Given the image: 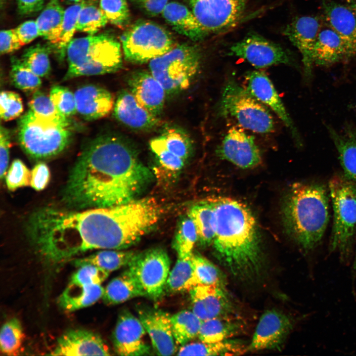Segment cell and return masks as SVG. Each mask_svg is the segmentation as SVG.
<instances>
[{
    "label": "cell",
    "instance_id": "34",
    "mask_svg": "<svg viewBox=\"0 0 356 356\" xmlns=\"http://www.w3.org/2000/svg\"><path fill=\"white\" fill-rule=\"evenodd\" d=\"M213 212V200L198 202L189 210L188 216L195 225L198 241L203 246L212 244L214 240Z\"/></svg>",
    "mask_w": 356,
    "mask_h": 356
},
{
    "label": "cell",
    "instance_id": "9",
    "mask_svg": "<svg viewBox=\"0 0 356 356\" xmlns=\"http://www.w3.org/2000/svg\"><path fill=\"white\" fill-rule=\"evenodd\" d=\"M121 40L125 59L137 64L149 62L175 46L172 37L165 29L146 21L135 24Z\"/></svg>",
    "mask_w": 356,
    "mask_h": 356
},
{
    "label": "cell",
    "instance_id": "33",
    "mask_svg": "<svg viewBox=\"0 0 356 356\" xmlns=\"http://www.w3.org/2000/svg\"><path fill=\"white\" fill-rule=\"evenodd\" d=\"M65 9L59 0H49L36 20L40 36L53 44L61 29Z\"/></svg>",
    "mask_w": 356,
    "mask_h": 356
},
{
    "label": "cell",
    "instance_id": "6",
    "mask_svg": "<svg viewBox=\"0 0 356 356\" xmlns=\"http://www.w3.org/2000/svg\"><path fill=\"white\" fill-rule=\"evenodd\" d=\"M328 187L333 210L329 250L338 252L341 261L346 263L356 228V183L345 176L337 175L330 180Z\"/></svg>",
    "mask_w": 356,
    "mask_h": 356
},
{
    "label": "cell",
    "instance_id": "17",
    "mask_svg": "<svg viewBox=\"0 0 356 356\" xmlns=\"http://www.w3.org/2000/svg\"><path fill=\"white\" fill-rule=\"evenodd\" d=\"M246 80L249 92L269 107L289 129L294 138L300 142L298 132L269 78L263 72L252 71L247 73Z\"/></svg>",
    "mask_w": 356,
    "mask_h": 356
},
{
    "label": "cell",
    "instance_id": "28",
    "mask_svg": "<svg viewBox=\"0 0 356 356\" xmlns=\"http://www.w3.org/2000/svg\"><path fill=\"white\" fill-rule=\"evenodd\" d=\"M145 297L136 278L128 268L107 284L102 297L107 305H116L137 297Z\"/></svg>",
    "mask_w": 356,
    "mask_h": 356
},
{
    "label": "cell",
    "instance_id": "10",
    "mask_svg": "<svg viewBox=\"0 0 356 356\" xmlns=\"http://www.w3.org/2000/svg\"><path fill=\"white\" fill-rule=\"evenodd\" d=\"M170 264L166 251L157 247L137 253L128 268L136 278L145 297L156 301L165 293Z\"/></svg>",
    "mask_w": 356,
    "mask_h": 356
},
{
    "label": "cell",
    "instance_id": "4",
    "mask_svg": "<svg viewBox=\"0 0 356 356\" xmlns=\"http://www.w3.org/2000/svg\"><path fill=\"white\" fill-rule=\"evenodd\" d=\"M122 55L120 43L110 35L73 39L66 48L68 68L63 79L115 72L122 67Z\"/></svg>",
    "mask_w": 356,
    "mask_h": 356
},
{
    "label": "cell",
    "instance_id": "41",
    "mask_svg": "<svg viewBox=\"0 0 356 356\" xmlns=\"http://www.w3.org/2000/svg\"><path fill=\"white\" fill-rule=\"evenodd\" d=\"M198 240V234L192 220L188 216L179 222L173 242V247L178 256L191 255L195 243Z\"/></svg>",
    "mask_w": 356,
    "mask_h": 356
},
{
    "label": "cell",
    "instance_id": "48",
    "mask_svg": "<svg viewBox=\"0 0 356 356\" xmlns=\"http://www.w3.org/2000/svg\"><path fill=\"white\" fill-rule=\"evenodd\" d=\"M21 97L12 91H2L0 94V117L4 121H9L20 117L23 112Z\"/></svg>",
    "mask_w": 356,
    "mask_h": 356
},
{
    "label": "cell",
    "instance_id": "49",
    "mask_svg": "<svg viewBox=\"0 0 356 356\" xmlns=\"http://www.w3.org/2000/svg\"><path fill=\"white\" fill-rule=\"evenodd\" d=\"M150 147L161 166L166 170L177 172L182 168L185 161L168 150L163 146L158 136L150 140Z\"/></svg>",
    "mask_w": 356,
    "mask_h": 356
},
{
    "label": "cell",
    "instance_id": "52",
    "mask_svg": "<svg viewBox=\"0 0 356 356\" xmlns=\"http://www.w3.org/2000/svg\"><path fill=\"white\" fill-rule=\"evenodd\" d=\"M50 177L48 166L44 163H39L31 171L30 186L36 190H42L47 185Z\"/></svg>",
    "mask_w": 356,
    "mask_h": 356
},
{
    "label": "cell",
    "instance_id": "3",
    "mask_svg": "<svg viewBox=\"0 0 356 356\" xmlns=\"http://www.w3.org/2000/svg\"><path fill=\"white\" fill-rule=\"evenodd\" d=\"M282 218L287 233L304 251L314 249L323 238L329 219L326 187L315 182L294 184L285 197Z\"/></svg>",
    "mask_w": 356,
    "mask_h": 356
},
{
    "label": "cell",
    "instance_id": "47",
    "mask_svg": "<svg viewBox=\"0 0 356 356\" xmlns=\"http://www.w3.org/2000/svg\"><path fill=\"white\" fill-rule=\"evenodd\" d=\"M28 106L29 110L42 117L52 119L68 118L57 110L49 95L39 90L33 93Z\"/></svg>",
    "mask_w": 356,
    "mask_h": 356
},
{
    "label": "cell",
    "instance_id": "32",
    "mask_svg": "<svg viewBox=\"0 0 356 356\" xmlns=\"http://www.w3.org/2000/svg\"><path fill=\"white\" fill-rule=\"evenodd\" d=\"M136 253L132 250L107 249L85 258L75 259L73 264L78 267L84 265H92L110 273L128 266Z\"/></svg>",
    "mask_w": 356,
    "mask_h": 356
},
{
    "label": "cell",
    "instance_id": "1",
    "mask_svg": "<svg viewBox=\"0 0 356 356\" xmlns=\"http://www.w3.org/2000/svg\"><path fill=\"white\" fill-rule=\"evenodd\" d=\"M152 179L134 150L113 135L88 143L70 170L61 193L66 208L108 207L135 199Z\"/></svg>",
    "mask_w": 356,
    "mask_h": 356
},
{
    "label": "cell",
    "instance_id": "40",
    "mask_svg": "<svg viewBox=\"0 0 356 356\" xmlns=\"http://www.w3.org/2000/svg\"><path fill=\"white\" fill-rule=\"evenodd\" d=\"M10 80L17 89L28 92H34L42 85L41 78L26 67L21 59H11Z\"/></svg>",
    "mask_w": 356,
    "mask_h": 356
},
{
    "label": "cell",
    "instance_id": "27",
    "mask_svg": "<svg viewBox=\"0 0 356 356\" xmlns=\"http://www.w3.org/2000/svg\"><path fill=\"white\" fill-rule=\"evenodd\" d=\"M327 128L345 176L356 183V131L347 128L340 132L330 127Z\"/></svg>",
    "mask_w": 356,
    "mask_h": 356
},
{
    "label": "cell",
    "instance_id": "13",
    "mask_svg": "<svg viewBox=\"0 0 356 356\" xmlns=\"http://www.w3.org/2000/svg\"><path fill=\"white\" fill-rule=\"evenodd\" d=\"M293 320L278 310L266 311L261 316L247 351L279 349L293 328Z\"/></svg>",
    "mask_w": 356,
    "mask_h": 356
},
{
    "label": "cell",
    "instance_id": "35",
    "mask_svg": "<svg viewBox=\"0 0 356 356\" xmlns=\"http://www.w3.org/2000/svg\"><path fill=\"white\" fill-rule=\"evenodd\" d=\"M177 345H185L198 336L202 320L192 311L183 310L171 317Z\"/></svg>",
    "mask_w": 356,
    "mask_h": 356
},
{
    "label": "cell",
    "instance_id": "14",
    "mask_svg": "<svg viewBox=\"0 0 356 356\" xmlns=\"http://www.w3.org/2000/svg\"><path fill=\"white\" fill-rule=\"evenodd\" d=\"M217 151L220 157L242 169L256 167L262 161L254 137L237 127L228 130Z\"/></svg>",
    "mask_w": 356,
    "mask_h": 356
},
{
    "label": "cell",
    "instance_id": "18",
    "mask_svg": "<svg viewBox=\"0 0 356 356\" xmlns=\"http://www.w3.org/2000/svg\"><path fill=\"white\" fill-rule=\"evenodd\" d=\"M51 356H109L108 347L97 334L83 329H70L57 340Z\"/></svg>",
    "mask_w": 356,
    "mask_h": 356
},
{
    "label": "cell",
    "instance_id": "5",
    "mask_svg": "<svg viewBox=\"0 0 356 356\" xmlns=\"http://www.w3.org/2000/svg\"><path fill=\"white\" fill-rule=\"evenodd\" d=\"M72 132L68 118L52 119L28 110L18 122V142L31 158L42 160L61 153L69 144Z\"/></svg>",
    "mask_w": 356,
    "mask_h": 356
},
{
    "label": "cell",
    "instance_id": "20",
    "mask_svg": "<svg viewBox=\"0 0 356 356\" xmlns=\"http://www.w3.org/2000/svg\"><path fill=\"white\" fill-rule=\"evenodd\" d=\"M321 29V23L317 17L303 16L293 20L283 31L300 52L305 75L307 78L312 76V49Z\"/></svg>",
    "mask_w": 356,
    "mask_h": 356
},
{
    "label": "cell",
    "instance_id": "7",
    "mask_svg": "<svg viewBox=\"0 0 356 356\" xmlns=\"http://www.w3.org/2000/svg\"><path fill=\"white\" fill-rule=\"evenodd\" d=\"M219 115L234 119L241 128L259 134L274 130L273 117L268 108L233 78L225 84L218 104Z\"/></svg>",
    "mask_w": 356,
    "mask_h": 356
},
{
    "label": "cell",
    "instance_id": "44",
    "mask_svg": "<svg viewBox=\"0 0 356 356\" xmlns=\"http://www.w3.org/2000/svg\"><path fill=\"white\" fill-rule=\"evenodd\" d=\"M109 272L92 265L79 267L71 276L67 286H84L101 284L108 276Z\"/></svg>",
    "mask_w": 356,
    "mask_h": 356
},
{
    "label": "cell",
    "instance_id": "36",
    "mask_svg": "<svg viewBox=\"0 0 356 356\" xmlns=\"http://www.w3.org/2000/svg\"><path fill=\"white\" fill-rule=\"evenodd\" d=\"M85 1L74 3L65 9L59 36L55 43L50 45L52 51L56 54L60 61L66 56L67 45L73 39L75 32L77 31L79 14Z\"/></svg>",
    "mask_w": 356,
    "mask_h": 356
},
{
    "label": "cell",
    "instance_id": "2",
    "mask_svg": "<svg viewBox=\"0 0 356 356\" xmlns=\"http://www.w3.org/2000/svg\"><path fill=\"white\" fill-rule=\"evenodd\" d=\"M213 247L217 259L233 276L252 281L265 264L258 226L250 209L230 198L213 199Z\"/></svg>",
    "mask_w": 356,
    "mask_h": 356
},
{
    "label": "cell",
    "instance_id": "42",
    "mask_svg": "<svg viewBox=\"0 0 356 356\" xmlns=\"http://www.w3.org/2000/svg\"><path fill=\"white\" fill-rule=\"evenodd\" d=\"M158 136L163 146L171 153L184 161L190 156L192 143L185 132L178 129L171 128Z\"/></svg>",
    "mask_w": 356,
    "mask_h": 356
},
{
    "label": "cell",
    "instance_id": "58",
    "mask_svg": "<svg viewBox=\"0 0 356 356\" xmlns=\"http://www.w3.org/2000/svg\"><path fill=\"white\" fill-rule=\"evenodd\" d=\"M353 272L356 274V253L355 260L353 265Z\"/></svg>",
    "mask_w": 356,
    "mask_h": 356
},
{
    "label": "cell",
    "instance_id": "30",
    "mask_svg": "<svg viewBox=\"0 0 356 356\" xmlns=\"http://www.w3.org/2000/svg\"><path fill=\"white\" fill-rule=\"evenodd\" d=\"M193 254L186 256H178L175 266L170 271L165 293L174 294L189 291L199 284L192 262Z\"/></svg>",
    "mask_w": 356,
    "mask_h": 356
},
{
    "label": "cell",
    "instance_id": "23",
    "mask_svg": "<svg viewBox=\"0 0 356 356\" xmlns=\"http://www.w3.org/2000/svg\"><path fill=\"white\" fill-rule=\"evenodd\" d=\"M77 112L86 120L92 121L107 115L114 105L111 93L94 85L79 88L74 93Z\"/></svg>",
    "mask_w": 356,
    "mask_h": 356
},
{
    "label": "cell",
    "instance_id": "21",
    "mask_svg": "<svg viewBox=\"0 0 356 356\" xmlns=\"http://www.w3.org/2000/svg\"><path fill=\"white\" fill-rule=\"evenodd\" d=\"M130 91L139 103L156 116L162 112L166 92L161 83L149 71H135L129 77Z\"/></svg>",
    "mask_w": 356,
    "mask_h": 356
},
{
    "label": "cell",
    "instance_id": "55",
    "mask_svg": "<svg viewBox=\"0 0 356 356\" xmlns=\"http://www.w3.org/2000/svg\"><path fill=\"white\" fill-rule=\"evenodd\" d=\"M146 14L156 16L162 13L169 0H130Z\"/></svg>",
    "mask_w": 356,
    "mask_h": 356
},
{
    "label": "cell",
    "instance_id": "37",
    "mask_svg": "<svg viewBox=\"0 0 356 356\" xmlns=\"http://www.w3.org/2000/svg\"><path fill=\"white\" fill-rule=\"evenodd\" d=\"M108 22L95 0H85L78 17L77 31L95 35Z\"/></svg>",
    "mask_w": 356,
    "mask_h": 356
},
{
    "label": "cell",
    "instance_id": "54",
    "mask_svg": "<svg viewBox=\"0 0 356 356\" xmlns=\"http://www.w3.org/2000/svg\"><path fill=\"white\" fill-rule=\"evenodd\" d=\"M23 45L18 39L14 29L3 30L0 33V51L1 54L12 52Z\"/></svg>",
    "mask_w": 356,
    "mask_h": 356
},
{
    "label": "cell",
    "instance_id": "45",
    "mask_svg": "<svg viewBox=\"0 0 356 356\" xmlns=\"http://www.w3.org/2000/svg\"><path fill=\"white\" fill-rule=\"evenodd\" d=\"M49 97L57 110L66 117L77 113L75 96L69 89L61 86L53 87Z\"/></svg>",
    "mask_w": 356,
    "mask_h": 356
},
{
    "label": "cell",
    "instance_id": "46",
    "mask_svg": "<svg viewBox=\"0 0 356 356\" xmlns=\"http://www.w3.org/2000/svg\"><path fill=\"white\" fill-rule=\"evenodd\" d=\"M99 4L111 24L122 26L129 21L130 14L126 0H100Z\"/></svg>",
    "mask_w": 356,
    "mask_h": 356
},
{
    "label": "cell",
    "instance_id": "43",
    "mask_svg": "<svg viewBox=\"0 0 356 356\" xmlns=\"http://www.w3.org/2000/svg\"><path fill=\"white\" fill-rule=\"evenodd\" d=\"M192 262L199 284L215 285L224 287V277L213 263L201 255L194 254Z\"/></svg>",
    "mask_w": 356,
    "mask_h": 356
},
{
    "label": "cell",
    "instance_id": "26",
    "mask_svg": "<svg viewBox=\"0 0 356 356\" xmlns=\"http://www.w3.org/2000/svg\"><path fill=\"white\" fill-rule=\"evenodd\" d=\"M162 14L177 32L193 41L202 40L208 35L191 9L178 2H169Z\"/></svg>",
    "mask_w": 356,
    "mask_h": 356
},
{
    "label": "cell",
    "instance_id": "11",
    "mask_svg": "<svg viewBox=\"0 0 356 356\" xmlns=\"http://www.w3.org/2000/svg\"><path fill=\"white\" fill-rule=\"evenodd\" d=\"M208 33L224 31L236 25L245 12L247 0H186Z\"/></svg>",
    "mask_w": 356,
    "mask_h": 356
},
{
    "label": "cell",
    "instance_id": "60",
    "mask_svg": "<svg viewBox=\"0 0 356 356\" xmlns=\"http://www.w3.org/2000/svg\"><path fill=\"white\" fill-rule=\"evenodd\" d=\"M1 0V2L2 1V0Z\"/></svg>",
    "mask_w": 356,
    "mask_h": 356
},
{
    "label": "cell",
    "instance_id": "31",
    "mask_svg": "<svg viewBox=\"0 0 356 356\" xmlns=\"http://www.w3.org/2000/svg\"><path fill=\"white\" fill-rule=\"evenodd\" d=\"M228 315L202 321L198 338L201 341L215 343L228 339L241 332L243 324L240 320Z\"/></svg>",
    "mask_w": 356,
    "mask_h": 356
},
{
    "label": "cell",
    "instance_id": "57",
    "mask_svg": "<svg viewBox=\"0 0 356 356\" xmlns=\"http://www.w3.org/2000/svg\"><path fill=\"white\" fill-rule=\"evenodd\" d=\"M345 1L356 15V0H345Z\"/></svg>",
    "mask_w": 356,
    "mask_h": 356
},
{
    "label": "cell",
    "instance_id": "12",
    "mask_svg": "<svg viewBox=\"0 0 356 356\" xmlns=\"http://www.w3.org/2000/svg\"><path fill=\"white\" fill-rule=\"evenodd\" d=\"M230 50L257 68L292 63L291 55L280 45L257 34H250L233 44Z\"/></svg>",
    "mask_w": 356,
    "mask_h": 356
},
{
    "label": "cell",
    "instance_id": "15",
    "mask_svg": "<svg viewBox=\"0 0 356 356\" xmlns=\"http://www.w3.org/2000/svg\"><path fill=\"white\" fill-rule=\"evenodd\" d=\"M145 332L138 317L129 311H123L112 334L115 352L118 355L126 356L151 355L150 347L144 339Z\"/></svg>",
    "mask_w": 356,
    "mask_h": 356
},
{
    "label": "cell",
    "instance_id": "16",
    "mask_svg": "<svg viewBox=\"0 0 356 356\" xmlns=\"http://www.w3.org/2000/svg\"><path fill=\"white\" fill-rule=\"evenodd\" d=\"M137 312L156 354L173 355L177 351V344L172 331L171 315L162 310L147 306H138Z\"/></svg>",
    "mask_w": 356,
    "mask_h": 356
},
{
    "label": "cell",
    "instance_id": "24",
    "mask_svg": "<svg viewBox=\"0 0 356 356\" xmlns=\"http://www.w3.org/2000/svg\"><path fill=\"white\" fill-rule=\"evenodd\" d=\"M354 57L347 44L332 29H321L314 44L312 63L326 66Z\"/></svg>",
    "mask_w": 356,
    "mask_h": 356
},
{
    "label": "cell",
    "instance_id": "51",
    "mask_svg": "<svg viewBox=\"0 0 356 356\" xmlns=\"http://www.w3.org/2000/svg\"><path fill=\"white\" fill-rule=\"evenodd\" d=\"M11 133L5 127L0 128V175L2 179L6 172L9 159Z\"/></svg>",
    "mask_w": 356,
    "mask_h": 356
},
{
    "label": "cell",
    "instance_id": "50",
    "mask_svg": "<svg viewBox=\"0 0 356 356\" xmlns=\"http://www.w3.org/2000/svg\"><path fill=\"white\" fill-rule=\"evenodd\" d=\"M31 172L20 159H15L11 163L5 176V182L8 190L14 191L23 186L30 185Z\"/></svg>",
    "mask_w": 356,
    "mask_h": 356
},
{
    "label": "cell",
    "instance_id": "53",
    "mask_svg": "<svg viewBox=\"0 0 356 356\" xmlns=\"http://www.w3.org/2000/svg\"><path fill=\"white\" fill-rule=\"evenodd\" d=\"M14 30L23 45L40 36L36 20L26 21L14 28Z\"/></svg>",
    "mask_w": 356,
    "mask_h": 356
},
{
    "label": "cell",
    "instance_id": "8",
    "mask_svg": "<svg viewBox=\"0 0 356 356\" xmlns=\"http://www.w3.org/2000/svg\"><path fill=\"white\" fill-rule=\"evenodd\" d=\"M149 62V71L172 94L189 87L200 70L201 54L197 46L183 44Z\"/></svg>",
    "mask_w": 356,
    "mask_h": 356
},
{
    "label": "cell",
    "instance_id": "38",
    "mask_svg": "<svg viewBox=\"0 0 356 356\" xmlns=\"http://www.w3.org/2000/svg\"><path fill=\"white\" fill-rule=\"evenodd\" d=\"M50 45L37 44L26 49L21 56L25 65L41 78L47 76L50 72Z\"/></svg>",
    "mask_w": 356,
    "mask_h": 356
},
{
    "label": "cell",
    "instance_id": "19",
    "mask_svg": "<svg viewBox=\"0 0 356 356\" xmlns=\"http://www.w3.org/2000/svg\"><path fill=\"white\" fill-rule=\"evenodd\" d=\"M189 292L192 311L202 321L227 315L231 312V304L223 287L200 284Z\"/></svg>",
    "mask_w": 356,
    "mask_h": 356
},
{
    "label": "cell",
    "instance_id": "22",
    "mask_svg": "<svg viewBox=\"0 0 356 356\" xmlns=\"http://www.w3.org/2000/svg\"><path fill=\"white\" fill-rule=\"evenodd\" d=\"M114 115L124 125L137 130L148 131L158 127L160 121L127 90L120 91L114 105Z\"/></svg>",
    "mask_w": 356,
    "mask_h": 356
},
{
    "label": "cell",
    "instance_id": "29",
    "mask_svg": "<svg viewBox=\"0 0 356 356\" xmlns=\"http://www.w3.org/2000/svg\"><path fill=\"white\" fill-rule=\"evenodd\" d=\"M104 292L101 284L67 286L59 297L58 303L63 310L73 312L94 304L102 298Z\"/></svg>",
    "mask_w": 356,
    "mask_h": 356
},
{
    "label": "cell",
    "instance_id": "39",
    "mask_svg": "<svg viewBox=\"0 0 356 356\" xmlns=\"http://www.w3.org/2000/svg\"><path fill=\"white\" fill-rule=\"evenodd\" d=\"M24 339L21 323L13 317L6 321L0 332V349L2 353L8 356H16L19 353Z\"/></svg>",
    "mask_w": 356,
    "mask_h": 356
},
{
    "label": "cell",
    "instance_id": "59",
    "mask_svg": "<svg viewBox=\"0 0 356 356\" xmlns=\"http://www.w3.org/2000/svg\"><path fill=\"white\" fill-rule=\"evenodd\" d=\"M68 2L72 3L73 4L80 2L84 0H64Z\"/></svg>",
    "mask_w": 356,
    "mask_h": 356
},
{
    "label": "cell",
    "instance_id": "25",
    "mask_svg": "<svg viewBox=\"0 0 356 356\" xmlns=\"http://www.w3.org/2000/svg\"><path fill=\"white\" fill-rule=\"evenodd\" d=\"M323 10L328 27L345 42L354 56H356V15L349 7L326 0Z\"/></svg>",
    "mask_w": 356,
    "mask_h": 356
},
{
    "label": "cell",
    "instance_id": "56",
    "mask_svg": "<svg viewBox=\"0 0 356 356\" xmlns=\"http://www.w3.org/2000/svg\"><path fill=\"white\" fill-rule=\"evenodd\" d=\"M45 1V0H16L18 12L23 15H29L42 10Z\"/></svg>",
    "mask_w": 356,
    "mask_h": 356
}]
</instances>
